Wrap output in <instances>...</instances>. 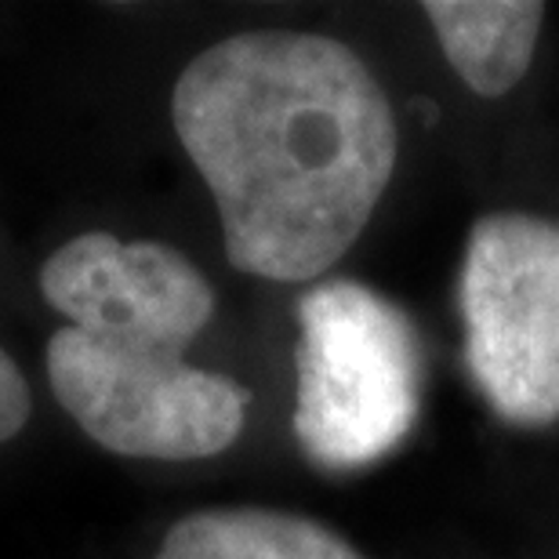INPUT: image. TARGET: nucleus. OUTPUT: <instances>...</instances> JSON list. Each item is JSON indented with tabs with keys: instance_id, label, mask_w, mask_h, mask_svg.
<instances>
[{
	"instance_id": "f257e3e1",
	"label": "nucleus",
	"mask_w": 559,
	"mask_h": 559,
	"mask_svg": "<svg viewBox=\"0 0 559 559\" xmlns=\"http://www.w3.org/2000/svg\"><path fill=\"white\" fill-rule=\"evenodd\" d=\"M171 120L215 197L240 273H328L382 204L400 153L385 87L349 44L262 29L178 73Z\"/></svg>"
},
{
	"instance_id": "39448f33",
	"label": "nucleus",
	"mask_w": 559,
	"mask_h": 559,
	"mask_svg": "<svg viewBox=\"0 0 559 559\" xmlns=\"http://www.w3.org/2000/svg\"><path fill=\"white\" fill-rule=\"evenodd\" d=\"M40 295L70 328L145 334L186 349L215 317V290L182 251L84 233L44 262Z\"/></svg>"
},
{
	"instance_id": "6e6552de",
	"label": "nucleus",
	"mask_w": 559,
	"mask_h": 559,
	"mask_svg": "<svg viewBox=\"0 0 559 559\" xmlns=\"http://www.w3.org/2000/svg\"><path fill=\"white\" fill-rule=\"evenodd\" d=\"M29 411H33V396L26 378H22L19 364L0 349V443L15 440L22 425L29 421Z\"/></svg>"
},
{
	"instance_id": "f03ea898",
	"label": "nucleus",
	"mask_w": 559,
	"mask_h": 559,
	"mask_svg": "<svg viewBox=\"0 0 559 559\" xmlns=\"http://www.w3.org/2000/svg\"><path fill=\"white\" fill-rule=\"evenodd\" d=\"M295 436L312 465L364 468L418 418V338L407 312L356 280H323L298 301Z\"/></svg>"
},
{
	"instance_id": "20e7f679",
	"label": "nucleus",
	"mask_w": 559,
	"mask_h": 559,
	"mask_svg": "<svg viewBox=\"0 0 559 559\" xmlns=\"http://www.w3.org/2000/svg\"><path fill=\"white\" fill-rule=\"evenodd\" d=\"M457 298L468 374L495 415L559 421V222L520 211L479 218Z\"/></svg>"
},
{
	"instance_id": "423d86ee",
	"label": "nucleus",
	"mask_w": 559,
	"mask_h": 559,
	"mask_svg": "<svg viewBox=\"0 0 559 559\" xmlns=\"http://www.w3.org/2000/svg\"><path fill=\"white\" fill-rule=\"evenodd\" d=\"M421 11L468 92L501 98L531 70L545 22L538 0H429Z\"/></svg>"
},
{
	"instance_id": "0eeeda50",
	"label": "nucleus",
	"mask_w": 559,
	"mask_h": 559,
	"mask_svg": "<svg viewBox=\"0 0 559 559\" xmlns=\"http://www.w3.org/2000/svg\"><path fill=\"white\" fill-rule=\"evenodd\" d=\"M156 559H364L342 534L295 512L204 509L167 531Z\"/></svg>"
},
{
	"instance_id": "7ed1b4c3",
	"label": "nucleus",
	"mask_w": 559,
	"mask_h": 559,
	"mask_svg": "<svg viewBox=\"0 0 559 559\" xmlns=\"http://www.w3.org/2000/svg\"><path fill=\"white\" fill-rule=\"evenodd\" d=\"M182 353L145 334L66 323L48 342V382L66 415L106 451L193 462L243 432L251 393L229 374L186 364Z\"/></svg>"
}]
</instances>
